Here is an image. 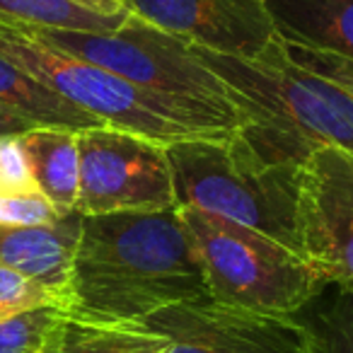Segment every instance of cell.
I'll return each mask as SVG.
<instances>
[{
	"label": "cell",
	"instance_id": "6da1fadb",
	"mask_svg": "<svg viewBox=\"0 0 353 353\" xmlns=\"http://www.w3.org/2000/svg\"><path fill=\"white\" fill-rule=\"evenodd\" d=\"M211 300L179 208L83 216L65 312L94 327H141L172 305Z\"/></svg>",
	"mask_w": 353,
	"mask_h": 353
},
{
	"label": "cell",
	"instance_id": "7a4b0ae2",
	"mask_svg": "<svg viewBox=\"0 0 353 353\" xmlns=\"http://www.w3.org/2000/svg\"><path fill=\"white\" fill-rule=\"evenodd\" d=\"M174 206L211 213L300 250V167L271 162L237 128L228 136H194L167 143Z\"/></svg>",
	"mask_w": 353,
	"mask_h": 353
},
{
	"label": "cell",
	"instance_id": "3957f363",
	"mask_svg": "<svg viewBox=\"0 0 353 353\" xmlns=\"http://www.w3.org/2000/svg\"><path fill=\"white\" fill-rule=\"evenodd\" d=\"M192 49L230 88L247 123L290 155L307 160L322 145L353 155V99L339 85L293 63L281 37L254 59L194 44Z\"/></svg>",
	"mask_w": 353,
	"mask_h": 353
},
{
	"label": "cell",
	"instance_id": "277c9868",
	"mask_svg": "<svg viewBox=\"0 0 353 353\" xmlns=\"http://www.w3.org/2000/svg\"><path fill=\"white\" fill-rule=\"evenodd\" d=\"M0 56L90 117L160 145L194 136H228L242 128L208 107L143 90L112 70L51 49L12 22H0Z\"/></svg>",
	"mask_w": 353,
	"mask_h": 353
},
{
	"label": "cell",
	"instance_id": "5b68a950",
	"mask_svg": "<svg viewBox=\"0 0 353 353\" xmlns=\"http://www.w3.org/2000/svg\"><path fill=\"white\" fill-rule=\"evenodd\" d=\"M206 276L211 300L261 314H298L324 281L279 240L211 213L179 208Z\"/></svg>",
	"mask_w": 353,
	"mask_h": 353
},
{
	"label": "cell",
	"instance_id": "8992f818",
	"mask_svg": "<svg viewBox=\"0 0 353 353\" xmlns=\"http://www.w3.org/2000/svg\"><path fill=\"white\" fill-rule=\"evenodd\" d=\"M12 25L51 49L112 70L119 78L143 90L201 104L232 119L240 126L247 123V117L237 107L230 88L203 65V61L194 54L192 44L133 15H128L123 25L112 32L54 30L20 22Z\"/></svg>",
	"mask_w": 353,
	"mask_h": 353
},
{
	"label": "cell",
	"instance_id": "52a82bcc",
	"mask_svg": "<svg viewBox=\"0 0 353 353\" xmlns=\"http://www.w3.org/2000/svg\"><path fill=\"white\" fill-rule=\"evenodd\" d=\"M83 216L155 213L174 208L165 145L114 126L78 131Z\"/></svg>",
	"mask_w": 353,
	"mask_h": 353
},
{
	"label": "cell",
	"instance_id": "ba28073f",
	"mask_svg": "<svg viewBox=\"0 0 353 353\" xmlns=\"http://www.w3.org/2000/svg\"><path fill=\"white\" fill-rule=\"evenodd\" d=\"M141 327L167 339L165 353H317L298 314H261L216 300L172 305Z\"/></svg>",
	"mask_w": 353,
	"mask_h": 353
},
{
	"label": "cell",
	"instance_id": "9c48e42d",
	"mask_svg": "<svg viewBox=\"0 0 353 353\" xmlns=\"http://www.w3.org/2000/svg\"><path fill=\"white\" fill-rule=\"evenodd\" d=\"M300 250L324 283L353 288V155L322 145L300 167Z\"/></svg>",
	"mask_w": 353,
	"mask_h": 353
},
{
	"label": "cell",
	"instance_id": "30bf717a",
	"mask_svg": "<svg viewBox=\"0 0 353 353\" xmlns=\"http://www.w3.org/2000/svg\"><path fill=\"white\" fill-rule=\"evenodd\" d=\"M128 15L208 51L254 59L276 39L264 0H123Z\"/></svg>",
	"mask_w": 353,
	"mask_h": 353
},
{
	"label": "cell",
	"instance_id": "8fae6325",
	"mask_svg": "<svg viewBox=\"0 0 353 353\" xmlns=\"http://www.w3.org/2000/svg\"><path fill=\"white\" fill-rule=\"evenodd\" d=\"M83 213H68L49 225H0V266L27 276L61 300L65 310L70 269L78 250Z\"/></svg>",
	"mask_w": 353,
	"mask_h": 353
},
{
	"label": "cell",
	"instance_id": "7c38bea8",
	"mask_svg": "<svg viewBox=\"0 0 353 353\" xmlns=\"http://www.w3.org/2000/svg\"><path fill=\"white\" fill-rule=\"evenodd\" d=\"M281 39L353 61V0H264Z\"/></svg>",
	"mask_w": 353,
	"mask_h": 353
},
{
	"label": "cell",
	"instance_id": "4fadbf2b",
	"mask_svg": "<svg viewBox=\"0 0 353 353\" xmlns=\"http://www.w3.org/2000/svg\"><path fill=\"white\" fill-rule=\"evenodd\" d=\"M30 160L39 194L61 213L78 208L80 194V152L78 131L56 126H37L20 136Z\"/></svg>",
	"mask_w": 353,
	"mask_h": 353
},
{
	"label": "cell",
	"instance_id": "5bb4252c",
	"mask_svg": "<svg viewBox=\"0 0 353 353\" xmlns=\"http://www.w3.org/2000/svg\"><path fill=\"white\" fill-rule=\"evenodd\" d=\"M0 104L10 107L12 112L30 119L37 126H56L70 128V131L107 126L99 119L90 117L83 109L65 102L56 92L46 90L37 80H32L25 70H20L3 56H0Z\"/></svg>",
	"mask_w": 353,
	"mask_h": 353
},
{
	"label": "cell",
	"instance_id": "9a60e30c",
	"mask_svg": "<svg viewBox=\"0 0 353 353\" xmlns=\"http://www.w3.org/2000/svg\"><path fill=\"white\" fill-rule=\"evenodd\" d=\"M167 339L143 327H94L65 319L39 353H165Z\"/></svg>",
	"mask_w": 353,
	"mask_h": 353
},
{
	"label": "cell",
	"instance_id": "2e32d148",
	"mask_svg": "<svg viewBox=\"0 0 353 353\" xmlns=\"http://www.w3.org/2000/svg\"><path fill=\"white\" fill-rule=\"evenodd\" d=\"M128 15H102L73 0H0V22L78 32H112Z\"/></svg>",
	"mask_w": 353,
	"mask_h": 353
},
{
	"label": "cell",
	"instance_id": "e0dca14e",
	"mask_svg": "<svg viewBox=\"0 0 353 353\" xmlns=\"http://www.w3.org/2000/svg\"><path fill=\"white\" fill-rule=\"evenodd\" d=\"M298 317L312 332L317 353H353V288L327 283Z\"/></svg>",
	"mask_w": 353,
	"mask_h": 353
},
{
	"label": "cell",
	"instance_id": "ac0fdd59",
	"mask_svg": "<svg viewBox=\"0 0 353 353\" xmlns=\"http://www.w3.org/2000/svg\"><path fill=\"white\" fill-rule=\"evenodd\" d=\"M68 319L61 305H41L0 319V353H39Z\"/></svg>",
	"mask_w": 353,
	"mask_h": 353
},
{
	"label": "cell",
	"instance_id": "d6986e66",
	"mask_svg": "<svg viewBox=\"0 0 353 353\" xmlns=\"http://www.w3.org/2000/svg\"><path fill=\"white\" fill-rule=\"evenodd\" d=\"M41 305H61V300L27 276L0 266V319H8L32 307H41Z\"/></svg>",
	"mask_w": 353,
	"mask_h": 353
},
{
	"label": "cell",
	"instance_id": "ffe728a7",
	"mask_svg": "<svg viewBox=\"0 0 353 353\" xmlns=\"http://www.w3.org/2000/svg\"><path fill=\"white\" fill-rule=\"evenodd\" d=\"M285 54L290 56L293 63H298L300 68L310 70V73L319 75V78L329 80V83L339 85L348 97L353 99V61L343 59L339 54H329V51L310 49V46L295 44V41H285Z\"/></svg>",
	"mask_w": 353,
	"mask_h": 353
},
{
	"label": "cell",
	"instance_id": "44dd1931",
	"mask_svg": "<svg viewBox=\"0 0 353 353\" xmlns=\"http://www.w3.org/2000/svg\"><path fill=\"white\" fill-rule=\"evenodd\" d=\"M39 194L20 136L0 138V196Z\"/></svg>",
	"mask_w": 353,
	"mask_h": 353
},
{
	"label": "cell",
	"instance_id": "7402d4cb",
	"mask_svg": "<svg viewBox=\"0 0 353 353\" xmlns=\"http://www.w3.org/2000/svg\"><path fill=\"white\" fill-rule=\"evenodd\" d=\"M61 213L41 194H12L0 196V225L3 228H34L59 221Z\"/></svg>",
	"mask_w": 353,
	"mask_h": 353
},
{
	"label": "cell",
	"instance_id": "603a6c76",
	"mask_svg": "<svg viewBox=\"0 0 353 353\" xmlns=\"http://www.w3.org/2000/svg\"><path fill=\"white\" fill-rule=\"evenodd\" d=\"M37 128V123H32L30 119L20 117L17 112H12L10 107L0 104V138L6 136H25L27 131Z\"/></svg>",
	"mask_w": 353,
	"mask_h": 353
},
{
	"label": "cell",
	"instance_id": "cb8c5ba5",
	"mask_svg": "<svg viewBox=\"0 0 353 353\" xmlns=\"http://www.w3.org/2000/svg\"><path fill=\"white\" fill-rule=\"evenodd\" d=\"M73 3L90 8L94 12H102V15H128L126 8H123V0H73Z\"/></svg>",
	"mask_w": 353,
	"mask_h": 353
}]
</instances>
